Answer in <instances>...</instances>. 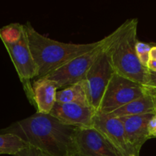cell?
I'll use <instances>...</instances> for the list:
<instances>
[{"instance_id": "14", "label": "cell", "mask_w": 156, "mask_h": 156, "mask_svg": "<svg viewBox=\"0 0 156 156\" xmlns=\"http://www.w3.org/2000/svg\"><path fill=\"white\" fill-rule=\"evenodd\" d=\"M56 99L58 103L79 104L90 106L84 81L58 91Z\"/></svg>"}, {"instance_id": "24", "label": "cell", "mask_w": 156, "mask_h": 156, "mask_svg": "<svg viewBox=\"0 0 156 156\" xmlns=\"http://www.w3.org/2000/svg\"><path fill=\"white\" fill-rule=\"evenodd\" d=\"M131 156H136V155H131Z\"/></svg>"}, {"instance_id": "2", "label": "cell", "mask_w": 156, "mask_h": 156, "mask_svg": "<svg viewBox=\"0 0 156 156\" xmlns=\"http://www.w3.org/2000/svg\"><path fill=\"white\" fill-rule=\"evenodd\" d=\"M138 19L122 23L105 38V48L114 72L136 83L147 85L149 69L139 62L136 52Z\"/></svg>"}, {"instance_id": "13", "label": "cell", "mask_w": 156, "mask_h": 156, "mask_svg": "<svg viewBox=\"0 0 156 156\" xmlns=\"http://www.w3.org/2000/svg\"><path fill=\"white\" fill-rule=\"evenodd\" d=\"M156 107V89L146 86L145 94L125 106L115 111L110 115L116 117L154 114Z\"/></svg>"}, {"instance_id": "20", "label": "cell", "mask_w": 156, "mask_h": 156, "mask_svg": "<svg viewBox=\"0 0 156 156\" xmlns=\"http://www.w3.org/2000/svg\"><path fill=\"white\" fill-rule=\"evenodd\" d=\"M146 86L151 87L156 89V72H153L149 70L148 73V82Z\"/></svg>"}, {"instance_id": "7", "label": "cell", "mask_w": 156, "mask_h": 156, "mask_svg": "<svg viewBox=\"0 0 156 156\" xmlns=\"http://www.w3.org/2000/svg\"><path fill=\"white\" fill-rule=\"evenodd\" d=\"M114 73L104 41L102 52L89 69L84 80L90 105L96 111L99 110L106 88Z\"/></svg>"}, {"instance_id": "3", "label": "cell", "mask_w": 156, "mask_h": 156, "mask_svg": "<svg viewBox=\"0 0 156 156\" xmlns=\"http://www.w3.org/2000/svg\"><path fill=\"white\" fill-rule=\"evenodd\" d=\"M24 27L29 48L38 68L37 79L44 77L76 56L96 48L102 43V40L89 44L64 43L41 34L30 22L24 24Z\"/></svg>"}, {"instance_id": "12", "label": "cell", "mask_w": 156, "mask_h": 156, "mask_svg": "<svg viewBox=\"0 0 156 156\" xmlns=\"http://www.w3.org/2000/svg\"><path fill=\"white\" fill-rule=\"evenodd\" d=\"M32 91L37 112L50 114L57 102L56 82L46 78L37 79L32 85Z\"/></svg>"}, {"instance_id": "19", "label": "cell", "mask_w": 156, "mask_h": 156, "mask_svg": "<svg viewBox=\"0 0 156 156\" xmlns=\"http://www.w3.org/2000/svg\"><path fill=\"white\" fill-rule=\"evenodd\" d=\"M148 131L150 138L156 137V114H154L148 122Z\"/></svg>"}, {"instance_id": "23", "label": "cell", "mask_w": 156, "mask_h": 156, "mask_svg": "<svg viewBox=\"0 0 156 156\" xmlns=\"http://www.w3.org/2000/svg\"><path fill=\"white\" fill-rule=\"evenodd\" d=\"M154 114H156V107H155V111H154Z\"/></svg>"}, {"instance_id": "15", "label": "cell", "mask_w": 156, "mask_h": 156, "mask_svg": "<svg viewBox=\"0 0 156 156\" xmlns=\"http://www.w3.org/2000/svg\"><path fill=\"white\" fill-rule=\"evenodd\" d=\"M28 145L18 136L12 133H0V155L15 156Z\"/></svg>"}, {"instance_id": "6", "label": "cell", "mask_w": 156, "mask_h": 156, "mask_svg": "<svg viewBox=\"0 0 156 156\" xmlns=\"http://www.w3.org/2000/svg\"><path fill=\"white\" fill-rule=\"evenodd\" d=\"M4 46L16 70L20 81L23 84L28 98L31 103L35 104L32 85H31L30 80L38 77V68L29 48L25 27L19 41L14 44Z\"/></svg>"}, {"instance_id": "4", "label": "cell", "mask_w": 156, "mask_h": 156, "mask_svg": "<svg viewBox=\"0 0 156 156\" xmlns=\"http://www.w3.org/2000/svg\"><path fill=\"white\" fill-rule=\"evenodd\" d=\"M146 85L136 83L114 73L105 90L97 112L110 114L143 95Z\"/></svg>"}, {"instance_id": "17", "label": "cell", "mask_w": 156, "mask_h": 156, "mask_svg": "<svg viewBox=\"0 0 156 156\" xmlns=\"http://www.w3.org/2000/svg\"><path fill=\"white\" fill-rule=\"evenodd\" d=\"M151 47L146 43L138 41L136 44V52L139 62L143 66L148 68V64L150 60L149 53Z\"/></svg>"}, {"instance_id": "5", "label": "cell", "mask_w": 156, "mask_h": 156, "mask_svg": "<svg viewBox=\"0 0 156 156\" xmlns=\"http://www.w3.org/2000/svg\"><path fill=\"white\" fill-rule=\"evenodd\" d=\"M104 41L105 40L102 38V43L96 48L76 56L61 68L42 78H46L56 82L58 89L83 82L85 80L90 67L102 52Z\"/></svg>"}, {"instance_id": "10", "label": "cell", "mask_w": 156, "mask_h": 156, "mask_svg": "<svg viewBox=\"0 0 156 156\" xmlns=\"http://www.w3.org/2000/svg\"><path fill=\"white\" fill-rule=\"evenodd\" d=\"M97 111L90 106L79 104H61L56 102L50 114L61 123L76 128L93 127Z\"/></svg>"}, {"instance_id": "9", "label": "cell", "mask_w": 156, "mask_h": 156, "mask_svg": "<svg viewBox=\"0 0 156 156\" xmlns=\"http://www.w3.org/2000/svg\"><path fill=\"white\" fill-rule=\"evenodd\" d=\"M93 127L113 146L119 156H131L133 154L125 136L123 124L119 117L96 112Z\"/></svg>"}, {"instance_id": "22", "label": "cell", "mask_w": 156, "mask_h": 156, "mask_svg": "<svg viewBox=\"0 0 156 156\" xmlns=\"http://www.w3.org/2000/svg\"><path fill=\"white\" fill-rule=\"evenodd\" d=\"M148 69L151 71L156 72V61L149 60L148 64Z\"/></svg>"}, {"instance_id": "8", "label": "cell", "mask_w": 156, "mask_h": 156, "mask_svg": "<svg viewBox=\"0 0 156 156\" xmlns=\"http://www.w3.org/2000/svg\"><path fill=\"white\" fill-rule=\"evenodd\" d=\"M70 156H119L93 127L76 128Z\"/></svg>"}, {"instance_id": "16", "label": "cell", "mask_w": 156, "mask_h": 156, "mask_svg": "<svg viewBox=\"0 0 156 156\" xmlns=\"http://www.w3.org/2000/svg\"><path fill=\"white\" fill-rule=\"evenodd\" d=\"M24 24L11 23L0 28V39L4 45H11L19 41L24 32Z\"/></svg>"}, {"instance_id": "11", "label": "cell", "mask_w": 156, "mask_h": 156, "mask_svg": "<svg viewBox=\"0 0 156 156\" xmlns=\"http://www.w3.org/2000/svg\"><path fill=\"white\" fill-rule=\"evenodd\" d=\"M154 114L119 117L122 122L127 141L135 155L139 156L142 146L147 140L151 139L148 135V124Z\"/></svg>"}, {"instance_id": "1", "label": "cell", "mask_w": 156, "mask_h": 156, "mask_svg": "<svg viewBox=\"0 0 156 156\" xmlns=\"http://www.w3.org/2000/svg\"><path fill=\"white\" fill-rule=\"evenodd\" d=\"M76 127L61 123L50 114L36 112L12 123L0 133H12L50 156H70Z\"/></svg>"}, {"instance_id": "21", "label": "cell", "mask_w": 156, "mask_h": 156, "mask_svg": "<svg viewBox=\"0 0 156 156\" xmlns=\"http://www.w3.org/2000/svg\"><path fill=\"white\" fill-rule=\"evenodd\" d=\"M150 60L156 61V46L155 47H151V50L149 53Z\"/></svg>"}, {"instance_id": "18", "label": "cell", "mask_w": 156, "mask_h": 156, "mask_svg": "<svg viewBox=\"0 0 156 156\" xmlns=\"http://www.w3.org/2000/svg\"><path fill=\"white\" fill-rule=\"evenodd\" d=\"M15 156H50L45 152H41L39 149H37L32 146H28L25 149L18 152Z\"/></svg>"}]
</instances>
